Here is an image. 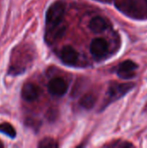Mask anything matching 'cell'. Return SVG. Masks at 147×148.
Segmentation results:
<instances>
[{
  "instance_id": "6da1fadb",
  "label": "cell",
  "mask_w": 147,
  "mask_h": 148,
  "mask_svg": "<svg viewBox=\"0 0 147 148\" xmlns=\"http://www.w3.org/2000/svg\"><path fill=\"white\" fill-rule=\"evenodd\" d=\"M117 6L120 11L131 17H147V0H121Z\"/></svg>"
},
{
  "instance_id": "7a4b0ae2",
  "label": "cell",
  "mask_w": 147,
  "mask_h": 148,
  "mask_svg": "<svg viewBox=\"0 0 147 148\" xmlns=\"http://www.w3.org/2000/svg\"><path fill=\"white\" fill-rule=\"evenodd\" d=\"M65 14V6L62 2L52 3L46 12V26L47 29L57 27L63 23Z\"/></svg>"
},
{
  "instance_id": "3957f363",
  "label": "cell",
  "mask_w": 147,
  "mask_h": 148,
  "mask_svg": "<svg viewBox=\"0 0 147 148\" xmlns=\"http://www.w3.org/2000/svg\"><path fill=\"white\" fill-rule=\"evenodd\" d=\"M135 87L134 83H113L107 91V102L103 106V108H105L107 105L111 104L112 102L120 100L121 97L126 95L130 90H132Z\"/></svg>"
},
{
  "instance_id": "277c9868",
  "label": "cell",
  "mask_w": 147,
  "mask_h": 148,
  "mask_svg": "<svg viewBox=\"0 0 147 148\" xmlns=\"http://www.w3.org/2000/svg\"><path fill=\"white\" fill-rule=\"evenodd\" d=\"M68 84L66 81L61 77H55L51 79L48 84V90L50 95L57 97L63 96L68 91Z\"/></svg>"
},
{
  "instance_id": "5b68a950",
  "label": "cell",
  "mask_w": 147,
  "mask_h": 148,
  "mask_svg": "<svg viewBox=\"0 0 147 148\" xmlns=\"http://www.w3.org/2000/svg\"><path fill=\"white\" fill-rule=\"evenodd\" d=\"M108 43L103 38H94L90 43V53L96 59L104 57L108 52Z\"/></svg>"
},
{
  "instance_id": "8992f818",
  "label": "cell",
  "mask_w": 147,
  "mask_h": 148,
  "mask_svg": "<svg viewBox=\"0 0 147 148\" xmlns=\"http://www.w3.org/2000/svg\"><path fill=\"white\" fill-rule=\"evenodd\" d=\"M139 68L138 64L131 60L121 62L117 69V75L122 79H131L135 76V71Z\"/></svg>"
},
{
  "instance_id": "52a82bcc",
  "label": "cell",
  "mask_w": 147,
  "mask_h": 148,
  "mask_svg": "<svg viewBox=\"0 0 147 148\" xmlns=\"http://www.w3.org/2000/svg\"><path fill=\"white\" fill-rule=\"evenodd\" d=\"M60 56L62 61L68 66L75 65L77 62L79 57L78 52L72 46L69 45H66L62 49Z\"/></svg>"
},
{
  "instance_id": "ba28073f",
  "label": "cell",
  "mask_w": 147,
  "mask_h": 148,
  "mask_svg": "<svg viewBox=\"0 0 147 148\" xmlns=\"http://www.w3.org/2000/svg\"><path fill=\"white\" fill-rule=\"evenodd\" d=\"M40 90L38 87L31 82H27L23 86L22 88V97L26 101H33L36 100L39 96Z\"/></svg>"
},
{
  "instance_id": "9c48e42d",
  "label": "cell",
  "mask_w": 147,
  "mask_h": 148,
  "mask_svg": "<svg viewBox=\"0 0 147 148\" xmlns=\"http://www.w3.org/2000/svg\"><path fill=\"white\" fill-rule=\"evenodd\" d=\"M66 30V27L64 25V23L55 27V28H51V29H46V33H45V40L47 41V42L49 43H52L54 42H55L56 40H58L59 38H61Z\"/></svg>"
},
{
  "instance_id": "30bf717a",
  "label": "cell",
  "mask_w": 147,
  "mask_h": 148,
  "mask_svg": "<svg viewBox=\"0 0 147 148\" xmlns=\"http://www.w3.org/2000/svg\"><path fill=\"white\" fill-rule=\"evenodd\" d=\"M89 29L94 33H101L108 27L107 21L102 16H94L89 22Z\"/></svg>"
},
{
  "instance_id": "8fae6325",
  "label": "cell",
  "mask_w": 147,
  "mask_h": 148,
  "mask_svg": "<svg viewBox=\"0 0 147 148\" xmlns=\"http://www.w3.org/2000/svg\"><path fill=\"white\" fill-rule=\"evenodd\" d=\"M79 103H80L81 107L83 108L84 109L90 110L94 107V105L96 103V97L91 93L86 94L81 98Z\"/></svg>"
},
{
  "instance_id": "7c38bea8",
  "label": "cell",
  "mask_w": 147,
  "mask_h": 148,
  "mask_svg": "<svg viewBox=\"0 0 147 148\" xmlns=\"http://www.w3.org/2000/svg\"><path fill=\"white\" fill-rule=\"evenodd\" d=\"M0 133L7 135L10 138H15L16 135V130L14 129V127L9 124V123H2L0 124Z\"/></svg>"
},
{
  "instance_id": "4fadbf2b",
  "label": "cell",
  "mask_w": 147,
  "mask_h": 148,
  "mask_svg": "<svg viewBox=\"0 0 147 148\" xmlns=\"http://www.w3.org/2000/svg\"><path fill=\"white\" fill-rule=\"evenodd\" d=\"M38 147L40 148H56L58 147L57 142L51 138H45L40 141L38 144Z\"/></svg>"
},
{
  "instance_id": "5bb4252c",
  "label": "cell",
  "mask_w": 147,
  "mask_h": 148,
  "mask_svg": "<svg viewBox=\"0 0 147 148\" xmlns=\"http://www.w3.org/2000/svg\"><path fill=\"white\" fill-rule=\"evenodd\" d=\"M111 147H133V144L129 143V142H122L120 141V143H115L111 145Z\"/></svg>"
},
{
  "instance_id": "9a60e30c",
  "label": "cell",
  "mask_w": 147,
  "mask_h": 148,
  "mask_svg": "<svg viewBox=\"0 0 147 148\" xmlns=\"http://www.w3.org/2000/svg\"><path fill=\"white\" fill-rule=\"evenodd\" d=\"M3 147V143H2V142L0 141V148Z\"/></svg>"
}]
</instances>
